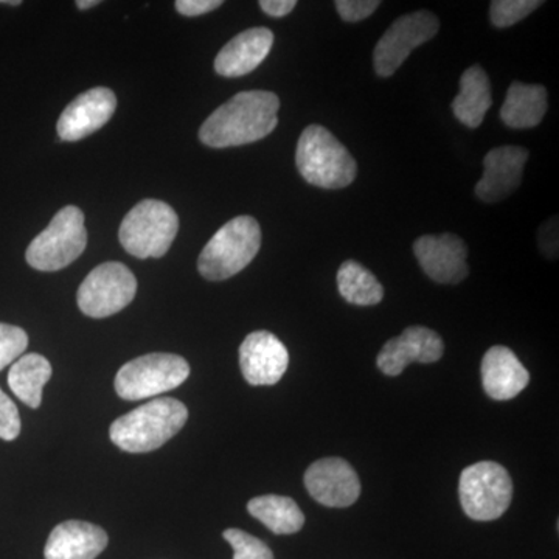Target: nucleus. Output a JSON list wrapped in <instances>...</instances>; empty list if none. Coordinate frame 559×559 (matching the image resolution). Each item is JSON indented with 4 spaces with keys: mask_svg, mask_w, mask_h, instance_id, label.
Segmentation results:
<instances>
[{
    "mask_svg": "<svg viewBox=\"0 0 559 559\" xmlns=\"http://www.w3.org/2000/svg\"><path fill=\"white\" fill-rule=\"evenodd\" d=\"M439 31V17L430 11H415L399 17L374 47L373 66L377 75L382 79L392 76L412 51L432 39Z\"/></svg>",
    "mask_w": 559,
    "mask_h": 559,
    "instance_id": "9d476101",
    "label": "nucleus"
},
{
    "mask_svg": "<svg viewBox=\"0 0 559 559\" xmlns=\"http://www.w3.org/2000/svg\"><path fill=\"white\" fill-rule=\"evenodd\" d=\"M414 252L425 274L440 285H457L468 277V248L457 235H425L414 242Z\"/></svg>",
    "mask_w": 559,
    "mask_h": 559,
    "instance_id": "f8f14e48",
    "label": "nucleus"
},
{
    "mask_svg": "<svg viewBox=\"0 0 559 559\" xmlns=\"http://www.w3.org/2000/svg\"><path fill=\"white\" fill-rule=\"evenodd\" d=\"M223 536L234 549V559H274V554L263 540L242 530L227 528Z\"/></svg>",
    "mask_w": 559,
    "mask_h": 559,
    "instance_id": "a878e982",
    "label": "nucleus"
},
{
    "mask_svg": "<svg viewBox=\"0 0 559 559\" xmlns=\"http://www.w3.org/2000/svg\"><path fill=\"white\" fill-rule=\"evenodd\" d=\"M28 347V336L20 326L0 323V371L24 355Z\"/></svg>",
    "mask_w": 559,
    "mask_h": 559,
    "instance_id": "bb28decb",
    "label": "nucleus"
},
{
    "mask_svg": "<svg viewBox=\"0 0 559 559\" xmlns=\"http://www.w3.org/2000/svg\"><path fill=\"white\" fill-rule=\"evenodd\" d=\"M21 433V417L16 404L0 389V439L13 441Z\"/></svg>",
    "mask_w": 559,
    "mask_h": 559,
    "instance_id": "cd10ccee",
    "label": "nucleus"
},
{
    "mask_svg": "<svg viewBox=\"0 0 559 559\" xmlns=\"http://www.w3.org/2000/svg\"><path fill=\"white\" fill-rule=\"evenodd\" d=\"M189 411L175 399L153 400L117 418L109 436L121 451L143 454L159 450L186 426Z\"/></svg>",
    "mask_w": 559,
    "mask_h": 559,
    "instance_id": "f03ea898",
    "label": "nucleus"
},
{
    "mask_svg": "<svg viewBox=\"0 0 559 559\" xmlns=\"http://www.w3.org/2000/svg\"><path fill=\"white\" fill-rule=\"evenodd\" d=\"M221 5H223L221 0H178L176 10L183 16L197 17L219 9Z\"/></svg>",
    "mask_w": 559,
    "mask_h": 559,
    "instance_id": "7c9ffc66",
    "label": "nucleus"
},
{
    "mask_svg": "<svg viewBox=\"0 0 559 559\" xmlns=\"http://www.w3.org/2000/svg\"><path fill=\"white\" fill-rule=\"evenodd\" d=\"M540 5L539 0H495L489 5V17L495 27L507 28L525 20Z\"/></svg>",
    "mask_w": 559,
    "mask_h": 559,
    "instance_id": "393cba45",
    "label": "nucleus"
},
{
    "mask_svg": "<svg viewBox=\"0 0 559 559\" xmlns=\"http://www.w3.org/2000/svg\"><path fill=\"white\" fill-rule=\"evenodd\" d=\"M51 377L49 360L38 353L22 355L11 366L9 385L14 395L32 409H38L43 403V389Z\"/></svg>",
    "mask_w": 559,
    "mask_h": 559,
    "instance_id": "4be33fe9",
    "label": "nucleus"
},
{
    "mask_svg": "<svg viewBox=\"0 0 559 559\" xmlns=\"http://www.w3.org/2000/svg\"><path fill=\"white\" fill-rule=\"evenodd\" d=\"M491 83L480 66H473L460 79V92L452 102V112L460 123L476 130L491 108Z\"/></svg>",
    "mask_w": 559,
    "mask_h": 559,
    "instance_id": "412c9836",
    "label": "nucleus"
},
{
    "mask_svg": "<svg viewBox=\"0 0 559 559\" xmlns=\"http://www.w3.org/2000/svg\"><path fill=\"white\" fill-rule=\"evenodd\" d=\"M261 248V229L252 216L224 224L202 249L198 271L210 282H223L248 267Z\"/></svg>",
    "mask_w": 559,
    "mask_h": 559,
    "instance_id": "20e7f679",
    "label": "nucleus"
},
{
    "mask_svg": "<svg viewBox=\"0 0 559 559\" xmlns=\"http://www.w3.org/2000/svg\"><path fill=\"white\" fill-rule=\"evenodd\" d=\"M528 150L522 146H499L484 159V176L476 186V197L487 204H496L520 189Z\"/></svg>",
    "mask_w": 559,
    "mask_h": 559,
    "instance_id": "dca6fc26",
    "label": "nucleus"
},
{
    "mask_svg": "<svg viewBox=\"0 0 559 559\" xmlns=\"http://www.w3.org/2000/svg\"><path fill=\"white\" fill-rule=\"evenodd\" d=\"M462 509L473 521L499 520L513 500L509 471L496 462H479L462 471L459 481Z\"/></svg>",
    "mask_w": 559,
    "mask_h": 559,
    "instance_id": "0eeeda50",
    "label": "nucleus"
},
{
    "mask_svg": "<svg viewBox=\"0 0 559 559\" xmlns=\"http://www.w3.org/2000/svg\"><path fill=\"white\" fill-rule=\"evenodd\" d=\"M337 288L348 304L373 307L384 299L380 280L355 260L345 261L337 271Z\"/></svg>",
    "mask_w": 559,
    "mask_h": 559,
    "instance_id": "b1692460",
    "label": "nucleus"
},
{
    "mask_svg": "<svg viewBox=\"0 0 559 559\" xmlns=\"http://www.w3.org/2000/svg\"><path fill=\"white\" fill-rule=\"evenodd\" d=\"M288 366V348L270 331H255L242 341L241 373L250 385L277 384Z\"/></svg>",
    "mask_w": 559,
    "mask_h": 559,
    "instance_id": "ddd939ff",
    "label": "nucleus"
},
{
    "mask_svg": "<svg viewBox=\"0 0 559 559\" xmlns=\"http://www.w3.org/2000/svg\"><path fill=\"white\" fill-rule=\"evenodd\" d=\"M86 246L83 212L75 205H66L31 242L25 260L36 271H60L79 259Z\"/></svg>",
    "mask_w": 559,
    "mask_h": 559,
    "instance_id": "423d86ee",
    "label": "nucleus"
},
{
    "mask_svg": "<svg viewBox=\"0 0 559 559\" xmlns=\"http://www.w3.org/2000/svg\"><path fill=\"white\" fill-rule=\"evenodd\" d=\"M337 13L345 22L367 20L380 7L378 0H337L334 2Z\"/></svg>",
    "mask_w": 559,
    "mask_h": 559,
    "instance_id": "c85d7f7f",
    "label": "nucleus"
},
{
    "mask_svg": "<svg viewBox=\"0 0 559 559\" xmlns=\"http://www.w3.org/2000/svg\"><path fill=\"white\" fill-rule=\"evenodd\" d=\"M481 385L491 400L509 401L527 388L528 370L509 347L496 345L481 359Z\"/></svg>",
    "mask_w": 559,
    "mask_h": 559,
    "instance_id": "a211bd4d",
    "label": "nucleus"
},
{
    "mask_svg": "<svg viewBox=\"0 0 559 559\" xmlns=\"http://www.w3.org/2000/svg\"><path fill=\"white\" fill-rule=\"evenodd\" d=\"M296 164L301 178L319 189H345L358 175L355 157L320 124H311L301 132Z\"/></svg>",
    "mask_w": 559,
    "mask_h": 559,
    "instance_id": "7ed1b4c3",
    "label": "nucleus"
},
{
    "mask_svg": "<svg viewBox=\"0 0 559 559\" xmlns=\"http://www.w3.org/2000/svg\"><path fill=\"white\" fill-rule=\"evenodd\" d=\"M98 0H80V2H76V7H79L80 10H90L92 7L98 5Z\"/></svg>",
    "mask_w": 559,
    "mask_h": 559,
    "instance_id": "473e14b6",
    "label": "nucleus"
},
{
    "mask_svg": "<svg viewBox=\"0 0 559 559\" xmlns=\"http://www.w3.org/2000/svg\"><path fill=\"white\" fill-rule=\"evenodd\" d=\"M178 230V213L167 202L145 200L124 216L119 238L132 257L160 259L171 248Z\"/></svg>",
    "mask_w": 559,
    "mask_h": 559,
    "instance_id": "39448f33",
    "label": "nucleus"
},
{
    "mask_svg": "<svg viewBox=\"0 0 559 559\" xmlns=\"http://www.w3.org/2000/svg\"><path fill=\"white\" fill-rule=\"evenodd\" d=\"M116 109V94L108 87H94L84 92L62 110L57 124L58 135L64 142L86 139L105 127Z\"/></svg>",
    "mask_w": 559,
    "mask_h": 559,
    "instance_id": "2eb2a0df",
    "label": "nucleus"
},
{
    "mask_svg": "<svg viewBox=\"0 0 559 559\" xmlns=\"http://www.w3.org/2000/svg\"><path fill=\"white\" fill-rule=\"evenodd\" d=\"M248 510L275 535H294L305 525V514L301 513L296 500L286 496H260L249 500Z\"/></svg>",
    "mask_w": 559,
    "mask_h": 559,
    "instance_id": "5701e85b",
    "label": "nucleus"
},
{
    "mask_svg": "<svg viewBox=\"0 0 559 559\" xmlns=\"http://www.w3.org/2000/svg\"><path fill=\"white\" fill-rule=\"evenodd\" d=\"M261 10L271 17L288 16L290 11L296 9V0H261Z\"/></svg>",
    "mask_w": 559,
    "mask_h": 559,
    "instance_id": "2f4dec72",
    "label": "nucleus"
},
{
    "mask_svg": "<svg viewBox=\"0 0 559 559\" xmlns=\"http://www.w3.org/2000/svg\"><path fill=\"white\" fill-rule=\"evenodd\" d=\"M138 280L123 263L109 261L95 267L81 283L76 301L83 314L94 319L109 318L134 300Z\"/></svg>",
    "mask_w": 559,
    "mask_h": 559,
    "instance_id": "1a4fd4ad",
    "label": "nucleus"
},
{
    "mask_svg": "<svg viewBox=\"0 0 559 559\" xmlns=\"http://www.w3.org/2000/svg\"><path fill=\"white\" fill-rule=\"evenodd\" d=\"M539 249L546 253L549 259H557L558 255V218H554L544 223L538 231Z\"/></svg>",
    "mask_w": 559,
    "mask_h": 559,
    "instance_id": "c756f323",
    "label": "nucleus"
},
{
    "mask_svg": "<svg viewBox=\"0 0 559 559\" xmlns=\"http://www.w3.org/2000/svg\"><path fill=\"white\" fill-rule=\"evenodd\" d=\"M190 377V366L182 356L151 353L124 364L117 373L116 392L120 399L139 401L179 388Z\"/></svg>",
    "mask_w": 559,
    "mask_h": 559,
    "instance_id": "6e6552de",
    "label": "nucleus"
},
{
    "mask_svg": "<svg viewBox=\"0 0 559 559\" xmlns=\"http://www.w3.org/2000/svg\"><path fill=\"white\" fill-rule=\"evenodd\" d=\"M444 353L443 340L436 331L426 326H409L399 337L385 342L378 367L388 377H399L412 362L432 364Z\"/></svg>",
    "mask_w": 559,
    "mask_h": 559,
    "instance_id": "4468645a",
    "label": "nucleus"
},
{
    "mask_svg": "<svg viewBox=\"0 0 559 559\" xmlns=\"http://www.w3.org/2000/svg\"><path fill=\"white\" fill-rule=\"evenodd\" d=\"M108 546L105 530L91 522L66 521L51 530L46 559H95Z\"/></svg>",
    "mask_w": 559,
    "mask_h": 559,
    "instance_id": "6ab92c4d",
    "label": "nucleus"
},
{
    "mask_svg": "<svg viewBox=\"0 0 559 559\" xmlns=\"http://www.w3.org/2000/svg\"><path fill=\"white\" fill-rule=\"evenodd\" d=\"M304 481L311 498L330 509H347L360 496L358 474L344 459L318 460L305 473Z\"/></svg>",
    "mask_w": 559,
    "mask_h": 559,
    "instance_id": "9b49d317",
    "label": "nucleus"
},
{
    "mask_svg": "<svg viewBox=\"0 0 559 559\" xmlns=\"http://www.w3.org/2000/svg\"><path fill=\"white\" fill-rule=\"evenodd\" d=\"M280 100L274 92L246 91L219 106L200 130L210 148L248 145L267 138L278 124Z\"/></svg>",
    "mask_w": 559,
    "mask_h": 559,
    "instance_id": "f257e3e1",
    "label": "nucleus"
},
{
    "mask_svg": "<svg viewBox=\"0 0 559 559\" xmlns=\"http://www.w3.org/2000/svg\"><path fill=\"white\" fill-rule=\"evenodd\" d=\"M549 108L547 90L539 84L513 81L500 108V119L511 130H530L538 127Z\"/></svg>",
    "mask_w": 559,
    "mask_h": 559,
    "instance_id": "aec40b11",
    "label": "nucleus"
},
{
    "mask_svg": "<svg viewBox=\"0 0 559 559\" xmlns=\"http://www.w3.org/2000/svg\"><path fill=\"white\" fill-rule=\"evenodd\" d=\"M272 44L274 33L270 28H249L240 33L219 50L215 60L216 73L226 79L248 75L266 60Z\"/></svg>",
    "mask_w": 559,
    "mask_h": 559,
    "instance_id": "f3484780",
    "label": "nucleus"
}]
</instances>
